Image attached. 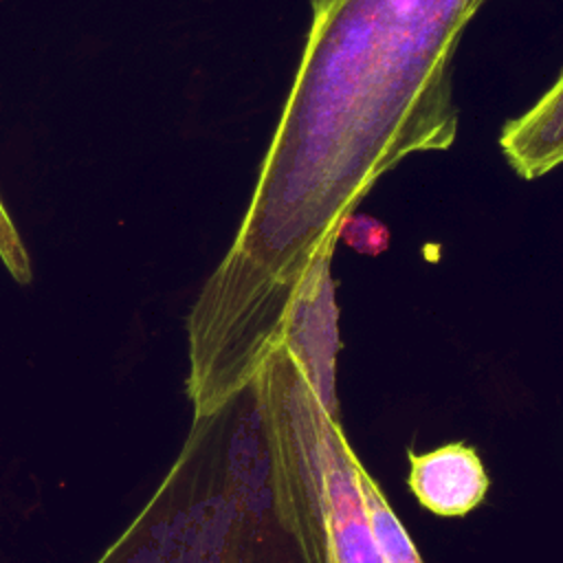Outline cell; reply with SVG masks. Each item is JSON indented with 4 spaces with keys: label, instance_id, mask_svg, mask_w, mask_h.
<instances>
[{
    "label": "cell",
    "instance_id": "5",
    "mask_svg": "<svg viewBox=\"0 0 563 563\" xmlns=\"http://www.w3.org/2000/svg\"><path fill=\"white\" fill-rule=\"evenodd\" d=\"M499 147L510 167L526 180L563 163V73L528 112L504 125Z\"/></svg>",
    "mask_w": 563,
    "mask_h": 563
},
{
    "label": "cell",
    "instance_id": "4",
    "mask_svg": "<svg viewBox=\"0 0 563 563\" xmlns=\"http://www.w3.org/2000/svg\"><path fill=\"white\" fill-rule=\"evenodd\" d=\"M407 486L418 504L438 517H464L490 488L477 451L466 442H449L427 453H407Z\"/></svg>",
    "mask_w": 563,
    "mask_h": 563
},
{
    "label": "cell",
    "instance_id": "3",
    "mask_svg": "<svg viewBox=\"0 0 563 563\" xmlns=\"http://www.w3.org/2000/svg\"><path fill=\"white\" fill-rule=\"evenodd\" d=\"M97 563H308L275 486L255 380L194 416L165 479Z\"/></svg>",
    "mask_w": 563,
    "mask_h": 563
},
{
    "label": "cell",
    "instance_id": "2",
    "mask_svg": "<svg viewBox=\"0 0 563 563\" xmlns=\"http://www.w3.org/2000/svg\"><path fill=\"white\" fill-rule=\"evenodd\" d=\"M336 321L330 264H319L253 380L275 486L308 563H380L358 490L363 464L339 420Z\"/></svg>",
    "mask_w": 563,
    "mask_h": 563
},
{
    "label": "cell",
    "instance_id": "1",
    "mask_svg": "<svg viewBox=\"0 0 563 563\" xmlns=\"http://www.w3.org/2000/svg\"><path fill=\"white\" fill-rule=\"evenodd\" d=\"M486 0H310L312 24L277 130L222 262L187 317L194 416L249 385L341 222L413 152L457 134L451 64Z\"/></svg>",
    "mask_w": 563,
    "mask_h": 563
},
{
    "label": "cell",
    "instance_id": "6",
    "mask_svg": "<svg viewBox=\"0 0 563 563\" xmlns=\"http://www.w3.org/2000/svg\"><path fill=\"white\" fill-rule=\"evenodd\" d=\"M358 490L380 563H422L413 541L389 508L383 490L363 466L358 471Z\"/></svg>",
    "mask_w": 563,
    "mask_h": 563
},
{
    "label": "cell",
    "instance_id": "7",
    "mask_svg": "<svg viewBox=\"0 0 563 563\" xmlns=\"http://www.w3.org/2000/svg\"><path fill=\"white\" fill-rule=\"evenodd\" d=\"M339 240H343L350 249H354L361 255H380L389 246V231L387 227L372 218V216H358L350 213L339 229Z\"/></svg>",
    "mask_w": 563,
    "mask_h": 563
},
{
    "label": "cell",
    "instance_id": "8",
    "mask_svg": "<svg viewBox=\"0 0 563 563\" xmlns=\"http://www.w3.org/2000/svg\"><path fill=\"white\" fill-rule=\"evenodd\" d=\"M0 257L4 262V266L9 268V273L26 284L31 279V262L26 255V249L11 222V218L7 216L2 202H0Z\"/></svg>",
    "mask_w": 563,
    "mask_h": 563
}]
</instances>
